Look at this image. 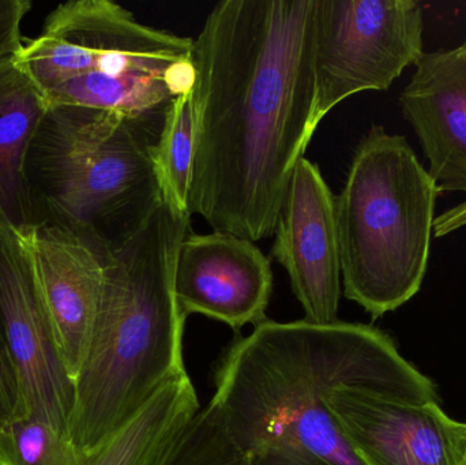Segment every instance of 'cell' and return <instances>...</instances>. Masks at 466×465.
I'll return each mask as SVG.
<instances>
[{"label": "cell", "mask_w": 466, "mask_h": 465, "mask_svg": "<svg viewBox=\"0 0 466 465\" xmlns=\"http://www.w3.org/2000/svg\"><path fill=\"white\" fill-rule=\"evenodd\" d=\"M317 0H223L194 40L188 212L258 242L276 231L312 136Z\"/></svg>", "instance_id": "1"}, {"label": "cell", "mask_w": 466, "mask_h": 465, "mask_svg": "<svg viewBox=\"0 0 466 465\" xmlns=\"http://www.w3.org/2000/svg\"><path fill=\"white\" fill-rule=\"evenodd\" d=\"M209 401L241 465H366L325 403L356 387L408 403L440 401L434 382L372 325L266 319L228 347Z\"/></svg>", "instance_id": "2"}, {"label": "cell", "mask_w": 466, "mask_h": 465, "mask_svg": "<svg viewBox=\"0 0 466 465\" xmlns=\"http://www.w3.org/2000/svg\"><path fill=\"white\" fill-rule=\"evenodd\" d=\"M191 215L161 201L112 250L86 359L74 381L67 441L90 453L125 429L185 369L187 316L175 297V267Z\"/></svg>", "instance_id": "3"}, {"label": "cell", "mask_w": 466, "mask_h": 465, "mask_svg": "<svg viewBox=\"0 0 466 465\" xmlns=\"http://www.w3.org/2000/svg\"><path fill=\"white\" fill-rule=\"evenodd\" d=\"M163 123L46 106L25 160L35 226L63 227L114 250L163 201L153 164Z\"/></svg>", "instance_id": "4"}, {"label": "cell", "mask_w": 466, "mask_h": 465, "mask_svg": "<svg viewBox=\"0 0 466 465\" xmlns=\"http://www.w3.org/2000/svg\"><path fill=\"white\" fill-rule=\"evenodd\" d=\"M438 196L407 136L372 126L356 147L334 204L344 295L372 319L420 291Z\"/></svg>", "instance_id": "5"}, {"label": "cell", "mask_w": 466, "mask_h": 465, "mask_svg": "<svg viewBox=\"0 0 466 465\" xmlns=\"http://www.w3.org/2000/svg\"><path fill=\"white\" fill-rule=\"evenodd\" d=\"M423 35L415 0H317L309 136L350 96L390 89L423 57Z\"/></svg>", "instance_id": "6"}, {"label": "cell", "mask_w": 466, "mask_h": 465, "mask_svg": "<svg viewBox=\"0 0 466 465\" xmlns=\"http://www.w3.org/2000/svg\"><path fill=\"white\" fill-rule=\"evenodd\" d=\"M193 43L142 24L117 3L71 0L49 14L40 35L25 44L16 59L44 96L90 74L171 73L190 65Z\"/></svg>", "instance_id": "7"}, {"label": "cell", "mask_w": 466, "mask_h": 465, "mask_svg": "<svg viewBox=\"0 0 466 465\" xmlns=\"http://www.w3.org/2000/svg\"><path fill=\"white\" fill-rule=\"evenodd\" d=\"M0 329L21 377L22 418L67 440L76 388L54 328L24 232L0 226Z\"/></svg>", "instance_id": "8"}, {"label": "cell", "mask_w": 466, "mask_h": 465, "mask_svg": "<svg viewBox=\"0 0 466 465\" xmlns=\"http://www.w3.org/2000/svg\"><path fill=\"white\" fill-rule=\"evenodd\" d=\"M326 406L366 465H462L466 422L440 401L408 403L356 387H337Z\"/></svg>", "instance_id": "9"}, {"label": "cell", "mask_w": 466, "mask_h": 465, "mask_svg": "<svg viewBox=\"0 0 466 465\" xmlns=\"http://www.w3.org/2000/svg\"><path fill=\"white\" fill-rule=\"evenodd\" d=\"M334 204L318 166L301 158L279 209L271 254L312 324L339 321L342 281Z\"/></svg>", "instance_id": "10"}, {"label": "cell", "mask_w": 466, "mask_h": 465, "mask_svg": "<svg viewBox=\"0 0 466 465\" xmlns=\"http://www.w3.org/2000/svg\"><path fill=\"white\" fill-rule=\"evenodd\" d=\"M273 292L268 257L229 232H188L177 253L175 297L186 316L202 314L231 327L262 324Z\"/></svg>", "instance_id": "11"}, {"label": "cell", "mask_w": 466, "mask_h": 465, "mask_svg": "<svg viewBox=\"0 0 466 465\" xmlns=\"http://www.w3.org/2000/svg\"><path fill=\"white\" fill-rule=\"evenodd\" d=\"M24 234L60 357L76 381L89 351L112 250L51 224L32 227Z\"/></svg>", "instance_id": "12"}, {"label": "cell", "mask_w": 466, "mask_h": 465, "mask_svg": "<svg viewBox=\"0 0 466 465\" xmlns=\"http://www.w3.org/2000/svg\"><path fill=\"white\" fill-rule=\"evenodd\" d=\"M400 95L441 193H466V44L424 52Z\"/></svg>", "instance_id": "13"}, {"label": "cell", "mask_w": 466, "mask_h": 465, "mask_svg": "<svg viewBox=\"0 0 466 465\" xmlns=\"http://www.w3.org/2000/svg\"><path fill=\"white\" fill-rule=\"evenodd\" d=\"M16 55L0 57V226L25 232L35 226L25 160L48 104Z\"/></svg>", "instance_id": "14"}, {"label": "cell", "mask_w": 466, "mask_h": 465, "mask_svg": "<svg viewBox=\"0 0 466 465\" xmlns=\"http://www.w3.org/2000/svg\"><path fill=\"white\" fill-rule=\"evenodd\" d=\"M199 409L193 382L180 369L116 436L90 453L74 450L67 465H155Z\"/></svg>", "instance_id": "15"}, {"label": "cell", "mask_w": 466, "mask_h": 465, "mask_svg": "<svg viewBox=\"0 0 466 465\" xmlns=\"http://www.w3.org/2000/svg\"><path fill=\"white\" fill-rule=\"evenodd\" d=\"M193 65L171 73L131 70L68 79L44 95L48 106H76L137 119H164L172 101L193 87Z\"/></svg>", "instance_id": "16"}, {"label": "cell", "mask_w": 466, "mask_h": 465, "mask_svg": "<svg viewBox=\"0 0 466 465\" xmlns=\"http://www.w3.org/2000/svg\"><path fill=\"white\" fill-rule=\"evenodd\" d=\"M194 160V117L191 89L177 96L164 117L153 149L161 198L177 213H188Z\"/></svg>", "instance_id": "17"}, {"label": "cell", "mask_w": 466, "mask_h": 465, "mask_svg": "<svg viewBox=\"0 0 466 465\" xmlns=\"http://www.w3.org/2000/svg\"><path fill=\"white\" fill-rule=\"evenodd\" d=\"M155 465H241L212 404L177 433Z\"/></svg>", "instance_id": "18"}, {"label": "cell", "mask_w": 466, "mask_h": 465, "mask_svg": "<svg viewBox=\"0 0 466 465\" xmlns=\"http://www.w3.org/2000/svg\"><path fill=\"white\" fill-rule=\"evenodd\" d=\"M22 418L21 377L0 329V430Z\"/></svg>", "instance_id": "19"}, {"label": "cell", "mask_w": 466, "mask_h": 465, "mask_svg": "<svg viewBox=\"0 0 466 465\" xmlns=\"http://www.w3.org/2000/svg\"><path fill=\"white\" fill-rule=\"evenodd\" d=\"M30 8L29 0H0V57L19 54L24 48L21 26Z\"/></svg>", "instance_id": "20"}, {"label": "cell", "mask_w": 466, "mask_h": 465, "mask_svg": "<svg viewBox=\"0 0 466 465\" xmlns=\"http://www.w3.org/2000/svg\"><path fill=\"white\" fill-rule=\"evenodd\" d=\"M466 226V201L446 210L442 215L435 217L434 235L437 238L446 237L457 229Z\"/></svg>", "instance_id": "21"}, {"label": "cell", "mask_w": 466, "mask_h": 465, "mask_svg": "<svg viewBox=\"0 0 466 465\" xmlns=\"http://www.w3.org/2000/svg\"><path fill=\"white\" fill-rule=\"evenodd\" d=\"M462 465H466V453H465L464 464H462Z\"/></svg>", "instance_id": "22"}, {"label": "cell", "mask_w": 466, "mask_h": 465, "mask_svg": "<svg viewBox=\"0 0 466 465\" xmlns=\"http://www.w3.org/2000/svg\"><path fill=\"white\" fill-rule=\"evenodd\" d=\"M465 44H466V40H465Z\"/></svg>", "instance_id": "23"}]
</instances>
